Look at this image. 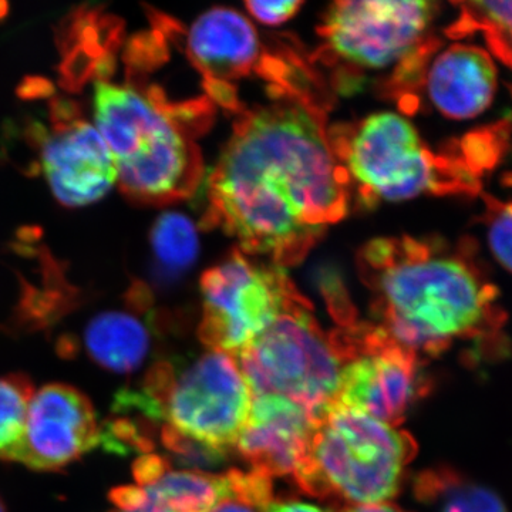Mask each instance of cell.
<instances>
[{
  "instance_id": "15",
  "label": "cell",
  "mask_w": 512,
  "mask_h": 512,
  "mask_svg": "<svg viewBox=\"0 0 512 512\" xmlns=\"http://www.w3.org/2000/svg\"><path fill=\"white\" fill-rule=\"evenodd\" d=\"M421 89L448 119H474L490 107L497 90L493 57L481 47L450 46L431 59Z\"/></svg>"
},
{
  "instance_id": "30",
  "label": "cell",
  "mask_w": 512,
  "mask_h": 512,
  "mask_svg": "<svg viewBox=\"0 0 512 512\" xmlns=\"http://www.w3.org/2000/svg\"><path fill=\"white\" fill-rule=\"evenodd\" d=\"M0 512H6L5 505H3L2 498H0Z\"/></svg>"
},
{
  "instance_id": "20",
  "label": "cell",
  "mask_w": 512,
  "mask_h": 512,
  "mask_svg": "<svg viewBox=\"0 0 512 512\" xmlns=\"http://www.w3.org/2000/svg\"><path fill=\"white\" fill-rule=\"evenodd\" d=\"M151 248L168 274L183 272L198 255L197 228L187 215L165 212L151 229Z\"/></svg>"
},
{
  "instance_id": "1",
  "label": "cell",
  "mask_w": 512,
  "mask_h": 512,
  "mask_svg": "<svg viewBox=\"0 0 512 512\" xmlns=\"http://www.w3.org/2000/svg\"><path fill=\"white\" fill-rule=\"evenodd\" d=\"M301 74L242 107L208 177L204 225L237 239L239 251L299 264L330 225L346 217L350 188L329 140L325 104Z\"/></svg>"
},
{
  "instance_id": "2",
  "label": "cell",
  "mask_w": 512,
  "mask_h": 512,
  "mask_svg": "<svg viewBox=\"0 0 512 512\" xmlns=\"http://www.w3.org/2000/svg\"><path fill=\"white\" fill-rule=\"evenodd\" d=\"M380 326L417 355L446 352L457 339L501 340L498 289L477 261L473 241L377 238L357 254Z\"/></svg>"
},
{
  "instance_id": "17",
  "label": "cell",
  "mask_w": 512,
  "mask_h": 512,
  "mask_svg": "<svg viewBox=\"0 0 512 512\" xmlns=\"http://www.w3.org/2000/svg\"><path fill=\"white\" fill-rule=\"evenodd\" d=\"M414 490L420 501L439 512H508L493 490L448 468L420 474Z\"/></svg>"
},
{
  "instance_id": "26",
  "label": "cell",
  "mask_w": 512,
  "mask_h": 512,
  "mask_svg": "<svg viewBox=\"0 0 512 512\" xmlns=\"http://www.w3.org/2000/svg\"><path fill=\"white\" fill-rule=\"evenodd\" d=\"M168 468L171 467L167 458L157 456V454H144V456L138 457L133 467L138 487L153 484L158 477L163 476Z\"/></svg>"
},
{
  "instance_id": "27",
  "label": "cell",
  "mask_w": 512,
  "mask_h": 512,
  "mask_svg": "<svg viewBox=\"0 0 512 512\" xmlns=\"http://www.w3.org/2000/svg\"><path fill=\"white\" fill-rule=\"evenodd\" d=\"M265 512H328L316 505L299 503V501H284V503H275L266 508Z\"/></svg>"
},
{
  "instance_id": "31",
  "label": "cell",
  "mask_w": 512,
  "mask_h": 512,
  "mask_svg": "<svg viewBox=\"0 0 512 512\" xmlns=\"http://www.w3.org/2000/svg\"><path fill=\"white\" fill-rule=\"evenodd\" d=\"M510 90H511V96H512V86H510Z\"/></svg>"
},
{
  "instance_id": "6",
  "label": "cell",
  "mask_w": 512,
  "mask_h": 512,
  "mask_svg": "<svg viewBox=\"0 0 512 512\" xmlns=\"http://www.w3.org/2000/svg\"><path fill=\"white\" fill-rule=\"evenodd\" d=\"M414 454L409 434L335 403L315 420L308 456L293 477L315 497L380 504L396 495Z\"/></svg>"
},
{
  "instance_id": "28",
  "label": "cell",
  "mask_w": 512,
  "mask_h": 512,
  "mask_svg": "<svg viewBox=\"0 0 512 512\" xmlns=\"http://www.w3.org/2000/svg\"><path fill=\"white\" fill-rule=\"evenodd\" d=\"M143 491V500L140 501V504H138L137 507L131 508V510H117L113 512H173L171 510H168V508L165 507V505L161 504L160 501H157L156 498L151 497V495L148 494L147 491L144 490V488Z\"/></svg>"
},
{
  "instance_id": "8",
  "label": "cell",
  "mask_w": 512,
  "mask_h": 512,
  "mask_svg": "<svg viewBox=\"0 0 512 512\" xmlns=\"http://www.w3.org/2000/svg\"><path fill=\"white\" fill-rule=\"evenodd\" d=\"M141 392L168 426L221 450L237 444L252 404L235 356L212 350L181 365L157 363L148 370Z\"/></svg>"
},
{
  "instance_id": "16",
  "label": "cell",
  "mask_w": 512,
  "mask_h": 512,
  "mask_svg": "<svg viewBox=\"0 0 512 512\" xmlns=\"http://www.w3.org/2000/svg\"><path fill=\"white\" fill-rule=\"evenodd\" d=\"M83 340L96 365L119 375L136 372L150 355V328L133 312L99 313L87 323Z\"/></svg>"
},
{
  "instance_id": "23",
  "label": "cell",
  "mask_w": 512,
  "mask_h": 512,
  "mask_svg": "<svg viewBox=\"0 0 512 512\" xmlns=\"http://www.w3.org/2000/svg\"><path fill=\"white\" fill-rule=\"evenodd\" d=\"M483 194V192H481ZM481 224L494 258L512 274V200H500L483 194Z\"/></svg>"
},
{
  "instance_id": "13",
  "label": "cell",
  "mask_w": 512,
  "mask_h": 512,
  "mask_svg": "<svg viewBox=\"0 0 512 512\" xmlns=\"http://www.w3.org/2000/svg\"><path fill=\"white\" fill-rule=\"evenodd\" d=\"M99 444L100 423L89 397L69 384H47L30 400L16 463L59 471Z\"/></svg>"
},
{
  "instance_id": "21",
  "label": "cell",
  "mask_w": 512,
  "mask_h": 512,
  "mask_svg": "<svg viewBox=\"0 0 512 512\" xmlns=\"http://www.w3.org/2000/svg\"><path fill=\"white\" fill-rule=\"evenodd\" d=\"M35 394L32 380L25 375L0 377V460H18L30 400Z\"/></svg>"
},
{
  "instance_id": "12",
  "label": "cell",
  "mask_w": 512,
  "mask_h": 512,
  "mask_svg": "<svg viewBox=\"0 0 512 512\" xmlns=\"http://www.w3.org/2000/svg\"><path fill=\"white\" fill-rule=\"evenodd\" d=\"M33 137L39 170L64 207L94 204L117 185L114 158L90 121L64 110L55 113L49 128L37 127Z\"/></svg>"
},
{
  "instance_id": "29",
  "label": "cell",
  "mask_w": 512,
  "mask_h": 512,
  "mask_svg": "<svg viewBox=\"0 0 512 512\" xmlns=\"http://www.w3.org/2000/svg\"><path fill=\"white\" fill-rule=\"evenodd\" d=\"M345 512H403L393 505L373 504V505H357V507L349 508Z\"/></svg>"
},
{
  "instance_id": "25",
  "label": "cell",
  "mask_w": 512,
  "mask_h": 512,
  "mask_svg": "<svg viewBox=\"0 0 512 512\" xmlns=\"http://www.w3.org/2000/svg\"><path fill=\"white\" fill-rule=\"evenodd\" d=\"M303 6V2H247L249 15L254 16L258 22L268 26L281 25L288 22L299 12Z\"/></svg>"
},
{
  "instance_id": "5",
  "label": "cell",
  "mask_w": 512,
  "mask_h": 512,
  "mask_svg": "<svg viewBox=\"0 0 512 512\" xmlns=\"http://www.w3.org/2000/svg\"><path fill=\"white\" fill-rule=\"evenodd\" d=\"M436 3L424 0H342L329 6L319 26V62L335 69V84L352 92L366 72L392 76L386 92L416 110L414 93L423 86L427 67L440 47L433 35Z\"/></svg>"
},
{
  "instance_id": "9",
  "label": "cell",
  "mask_w": 512,
  "mask_h": 512,
  "mask_svg": "<svg viewBox=\"0 0 512 512\" xmlns=\"http://www.w3.org/2000/svg\"><path fill=\"white\" fill-rule=\"evenodd\" d=\"M201 295V342L234 356L303 296L284 266L239 249L202 275Z\"/></svg>"
},
{
  "instance_id": "22",
  "label": "cell",
  "mask_w": 512,
  "mask_h": 512,
  "mask_svg": "<svg viewBox=\"0 0 512 512\" xmlns=\"http://www.w3.org/2000/svg\"><path fill=\"white\" fill-rule=\"evenodd\" d=\"M224 494L211 512H265L274 501L271 478L231 470L224 474Z\"/></svg>"
},
{
  "instance_id": "10",
  "label": "cell",
  "mask_w": 512,
  "mask_h": 512,
  "mask_svg": "<svg viewBox=\"0 0 512 512\" xmlns=\"http://www.w3.org/2000/svg\"><path fill=\"white\" fill-rule=\"evenodd\" d=\"M342 375L338 403L397 426L429 392L421 357L390 338L375 323H350L333 330Z\"/></svg>"
},
{
  "instance_id": "18",
  "label": "cell",
  "mask_w": 512,
  "mask_h": 512,
  "mask_svg": "<svg viewBox=\"0 0 512 512\" xmlns=\"http://www.w3.org/2000/svg\"><path fill=\"white\" fill-rule=\"evenodd\" d=\"M457 19L448 26V37L481 33L491 53L512 69V0L508 2L456 3Z\"/></svg>"
},
{
  "instance_id": "19",
  "label": "cell",
  "mask_w": 512,
  "mask_h": 512,
  "mask_svg": "<svg viewBox=\"0 0 512 512\" xmlns=\"http://www.w3.org/2000/svg\"><path fill=\"white\" fill-rule=\"evenodd\" d=\"M224 476L168 468L153 484L143 487L173 512H211L224 494Z\"/></svg>"
},
{
  "instance_id": "3",
  "label": "cell",
  "mask_w": 512,
  "mask_h": 512,
  "mask_svg": "<svg viewBox=\"0 0 512 512\" xmlns=\"http://www.w3.org/2000/svg\"><path fill=\"white\" fill-rule=\"evenodd\" d=\"M212 114L207 97L174 103L137 80L94 84L93 124L114 158L121 192L141 204L185 200L200 188L204 161L195 140Z\"/></svg>"
},
{
  "instance_id": "24",
  "label": "cell",
  "mask_w": 512,
  "mask_h": 512,
  "mask_svg": "<svg viewBox=\"0 0 512 512\" xmlns=\"http://www.w3.org/2000/svg\"><path fill=\"white\" fill-rule=\"evenodd\" d=\"M160 439L163 446L170 451L171 457L181 466L195 468V471L222 466L227 461L228 450L200 443L168 424H164L161 429Z\"/></svg>"
},
{
  "instance_id": "14",
  "label": "cell",
  "mask_w": 512,
  "mask_h": 512,
  "mask_svg": "<svg viewBox=\"0 0 512 512\" xmlns=\"http://www.w3.org/2000/svg\"><path fill=\"white\" fill-rule=\"evenodd\" d=\"M315 430V419L301 404L278 394L252 399L237 446L252 471L264 476H295L302 466Z\"/></svg>"
},
{
  "instance_id": "7",
  "label": "cell",
  "mask_w": 512,
  "mask_h": 512,
  "mask_svg": "<svg viewBox=\"0 0 512 512\" xmlns=\"http://www.w3.org/2000/svg\"><path fill=\"white\" fill-rule=\"evenodd\" d=\"M235 359L254 397L284 396L305 407L315 420L338 403L342 359L332 333L320 329L305 296Z\"/></svg>"
},
{
  "instance_id": "4",
  "label": "cell",
  "mask_w": 512,
  "mask_h": 512,
  "mask_svg": "<svg viewBox=\"0 0 512 512\" xmlns=\"http://www.w3.org/2000/svg\"><path fill=\"white\" fill-rule=\"evenodd\" d=\"M504 124L476 131L444 153L424 143L406 117L383 111L329 127L350 194L366 207L420 195H480L483 175L503 156Z\"/></svg>"
},
{
  "instance_id": "11",
  "label": "cell",
  "mask_w": 512,
  "mask_h": 512,
  "mask_svg": "<svg viewBox=\"0 0 512 512\" xmlns=\"http://www.w3.org/2000/svg\"><path fill=\"white\" fill-rule=\"evenodd\" d=\"M187 53L204 80L207 99L238 114L235 82L258 74L271 80L285 59L269 56L255 26L242 13L214 8L202 13L187 33Z\"/></svg>"
}]
</instances>
